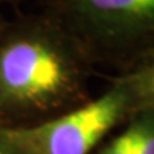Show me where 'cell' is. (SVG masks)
<instances>
[{"instance_id": "cell-1", "label": "cell", "mask_w": 154, "mask_h": 154, "mask_svg": "<svg viewBox=\"0 0 154 154\" xmlns=\"http://www.w3.org/2000/svg\"><path fill=\"white\" fill-rule=\"evenodd\" d=\"M94 61L51 11L6 20L0 32V124L32 126L88 97Z\"/></svg>"}, {"instance_id": "cell-2", "label": "cell", "mask_w": 154, "mask_h": 154, "mask_svg": "<svg viewBox=\"0 0 154 154\" xmlns=\"http://www.w3.org/2000/svg\"><path fill=\"white\" fill-rule=\"evenodd\" d=\"M86 47L94 64L127 73L154 54V0H43Z\"/></svg>"}, {"instance_id": "cell-3", "label": "cell", "mask_w": 154, "mask_h": 154, "mask_svg": "<svg viewBox=\"0 0 154 154\" xmlns=\"http://www.w3.org/2000/svg\"><path fill=\"white\" fill-rule=\"evenodd\" d=\"M131 96L120 77L96 99L51 119L22 127H9L26 154H90L106 134L130 119Z\"/></svg>"}, {"instance_id": "cell-4", "label": "cell", "mask_w": 154, "mask_h": 154, "mask_svg": "<svg viewBox=\"0 0 154 154\" xmlns=\"http://www.w3.org/2000/svg\"><path fill=\"white\" fill-rule=\"evenodd\" d=\"M119 77L127 86L131 96L133 113L154 110V54L136 69L123 73Z\"/></svg>"}, {"instance_id": "cell-5", "label": "cell", "mask_w": 154, "mask_h": 154, "mask_svg": "<svg viewBox=\"0 0 154 154\" xmlns=\"http://www.w3.org/2000/svg\"><path fill=\"white\" fill-rule=\"evenodd\" d=\"M131 131L138 154H154V110H141L130 116Z\"/></svg>"}, {"instance_id": "cell-6", "label": "cell", "mask_w": 154, "mask_h": 154, "mask_svg": "<svg viewBox=\"0 0 154 154\" xmlns=\"http://www.w3.org/2000/svg\"><path fill=\"white\" fill-rule=\"evenodd\" d=\"M130 149H131V136L127 128L124 133H121L109 144H106L99 151V154H130Z\"/></svg>"}, {"instance_id": "cell-7", "label": "cell", "mask_w": 154, "mask_h": 154, "mask_svg": "<svg viewBox=\"0 0 154 154\" xmlns=\"http://www.w3.org/2000/svg\"><path fill=\"white\" fill-rule=\"evenodd\" d=\"M0 154H26L11 136L7 126L0 124Z\"/></svg>"}, {"instance_id": "cell-8", "label": "cell", "mask_w": 154, "mask_h": 154, "mask_svg": "<svg viewBox=\"0 0 154 154\" xmlns=\"http://www.w3.org/2000/svg\"><path fill=\"white\" fill-rule=\"evenodd\" d=\"M24 2H43V0H0V7L3 5H16V3H24Z\"/></svg>"}, {"instance_id": "cell-9", "label": "cell", "mask_w": 154, "mask_h": 154, "mask_svg": "<svg viewBox=\"0 0 154 154\" xmlns=\"http://www.w3.org/2000/svg\"><path fill=\"white\" fill-rule=\"evenodd\" d=\"M5 23H6V19L3 16V13H2V7H0V32H2V29L5 26Z\"/></svg>"}]
</instances>
